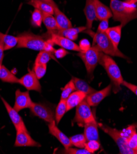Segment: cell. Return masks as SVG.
Returning <instances> with one entry per match:
<instances>
[{"label": "cell", "instance_id": "cell-1", "mask_svg": "<svg viewBox=\"0 0 137 154\" xmlns=\"http://www.w3.org/2000/svg\"><path fill=\"white\" fill-rule=\"evenodd\" d=\"M110 9L113 19L119 22L123 27L131 20L137 19V8L120 0H110Z\"/></svg>", "mask_w": 137, "mask_h": 154}, {"label": "cell", "instance_id": "cell-2", "mask_svg": "<svg viewBox=\"0 0 137 154\" xmlns=\"http://www.w3.org/2000/svg\"><path fill=\"white\" fill-rule=\"evenodd\" d=\"M85 32L92 37L93 45H96L103 53L113 57H120L126 60L129 59L127 56L119 50L118 47H116L113 44L106 33H94L90 29H86Z\"/></svg>", "mask_w": 137, "mask_h": 154}, {"label": "cell", "instance_id": "cell-3", "mask_svg": "<svg viewBox=\"0 0 137 154\" xmlns=\"http://www.w3.org/2000/svg\"><path fill=\"white\" fill-rule=\"evenodd\" d=\"M99 63L107 72L111 81L112 89L114 94H117L120 90V85L124 81L119 67L110 55L105 54L102 52L100 54Z\"/></svg>", "mask_w": 137, "mask_h": 154}, {"label": "cell", "instance_id": "cell-4", "mask_svg": "<svg viewBox=\"0 0 137 154\" xmlns=\"http://www.w3.org/2000/svg\"><path fill=\"white\" fill-rule=\"evenodd\" d=\"M18 48H26L34 51H43L45 39L43 36L35 35L31 32H24L18 35Z\"/></svg>", "mask_w": 137, "mask_h": 154}, {"label": "cell", "instance_id": "cell-5", "mask_svg": "<svg viewBox=\"0 0 137 154\" xmlns=\"http://www.w3.org/2000/svg\"><path fill=\"white\" fill-rule=\"evenodd\" d=\"M101 51L96 45L85 52H79L77 55L82 59L85 64L88 76L91 79L93 78L94 71L99 63Z\"/></svg>", "mask_w": 137, "mask_h": 154}, {"label": "cell", "instance_id": "cell-6", "mask_svg": "<svg viewBox=\"0 0 137 154\" xmlns=\"http://www.w3.org/2000/svg\"><path fill=\"white\" fill-rule=\"evenodd\" d=\"M90 107L86 99L76 106V112L73 122L76 123L80 127H83L87 123L94 120L95 118Z\"/></svg>", "mask_w": 137, "mask_h": 154}, {"label": "cell", "instance_id": "cell-7", "mask_svg": "<svg viewBox=\"0 0 137 154\" xmlns=\"http://www.w3.org/2000/svg\"><path fill=\"white\" fill-rule=\"evenodd\" d=\"M101 129L108 135H109L118 146L120 153L122 154H133L127 145L126 138L122 134L121 131L111 128L104 124H100Z\"/></svg>", "mask_w": 137, "mask_h": 154}, {"label": "cell", "instance_id": "cell-8", "mask_svg": "<svg viewBox=\"0 0 137 154\" xmlns=\"http://www.w3.org/2000/svg\"><path fill=\"white\" fill-rule=\"evenodd\" d=\"M30 110L33 116L40 118L48 124L55 121V115L53 111L49 107L44 104L34 103Z\"/></svg>", "mask_w": 137, "mask_h": 154}, {"label": "cell", "instance_id": "cell-9", "mask_svg": "<svg viewBox=\"0 0 137 154\" xmlns=\"http://www.w3.org/2000/svg\"><path fill=\"white\" fill-rule=\"evenodd\" d=\"M43 36L47 37V38H50L54 44L60 46V48H64L66 50L77 51L79 52H81L79 45L77 44H75L73 41L67 38L58 35L50 32H48L46 33V35Z\"/></svg>", "mask_w": 137, "mask_h": 154}, {"label": "cell", "instance_id": "cell-10", "mask_svg": "<svg viewBox=\"0 0 137 154\" xmlns=\"http://www.w3.org/2000/svg\"><path fill=\"white\" fill-rule=\"evenodd\" d=\"M18 84L24 86L28 90L41 91V86L34 71H30L25 75L19 79Z\"/></svg>", "mask_w": 137, "mask_h": 154}, {"label": "cell", "instance_id": "cell-11", "mask_svg": "<svg viewBox=\"0 0 137 154\" xmlns=\"http://www.w3.org/2000/svg\"><path fill=\"white\" fill-rule=\"evenodd\" d=\"M15 95L16 99L13 107L18 112L24 109H30L32 106L34 102L30 97L28 91H21L20 90H17Z\"/></svg>", "mask_w": 137, "mask_h": 154}, {"label": "cell", "instance_id": "cell-12", "mask_svg": "<svg viewBox=\"0 0 137 154\" xmlns=\"http://www.w3.org/2000/svg\"><path fill=\"white\" fill-rule=\"evenodd\" d=\"M3 103L4 104L5 107H6V111L8 113V115L12 122V124L16 128V131L19 130H25V131H28L26 126L24 124V122L23 121L22 117L18 113V112L15 109L14 107H11L9 104L4 99L2 98Z\"/></svg>", "mask_w": 137, "mask_h": 154}, {"label": "cell", "instance_id": "cell-13", "mask_svg": "<svg viewBox=\"0 0 137 154\" xmlns=\"http://www.w3.org/2000/svg\"><path fill=\"white\" fill-rule=\"evenodd\" d=\"M16 137L15 141V147H40L39 143L35 141L28 134V131H16Z\"/></svg>", "mask_w": 137, "mask_h": 154}, {"label": "cell", "instance_id": "cell-14", "mask_svg": "<svg viewBox=\"0 0 137 154\" xmlns=\"http://www.w3.org/2000/svg\"><path fill=\"white\" fill-rule=\"evenodd\" d=\"M113 88L112 84L99 91H96L94 93L88 95L86 97V101L90 106H98L106 97L109 96Z\"/></svg>", "mask_w": 137, "mask_h": 154}, {"label": "cell", "instance_id": "cell-15", "mask_svg": "<svg viewBox=\"0 0 137 154\" xmlns=\"http://www.w3.org/2000/svg\"><path fill=\"white\" fill-rule=\"evenodd\" d=\"M49 133L54 136L56 139L62 144V145L65 147V149L72 147L70 137H68L64 133L60 131L57 127L56 121L49 123L48 124Z\"/></svg>", "mask_w": 137, "mask_h": 154}, {"label": "cell", "instance_id": "cell-16", "mask_svg": "<svg viewBox=\"0 0 137 154\" xmlns=\"http://www.w3.org/2000/svg\"><path fill=\"white\" fill-rule=\"evenodd\" d=\"M84 13L86 19V27L87 29H91L95 20L96 19L95 0H86Z\"/></svg>", "mask_w": 137, "mask_h": 154}, {"label": "cell", "instance_id": "cell-17", "mask_svg": "<svg viewBox=\"0 0 137 154\" xmlns=\"http://www.w3.org/2000/svg\"><path fill=\"white\" fill-rule=\"evenodd\" d=\"M84 135L86 141L90 140H98L99 141V132L98 125L95 120L90 121L84 125Z\"/></svg>", "mask_w": 137, "mask_h": 154}, {"label": "cell", "instance_id": "cell-18", "mask_svg": "<svg viewBox=\"0 0 137 154\" xmlns=\"http://www.w3.org/2000/svg\"><path fill=\"white\" fill-rule=\"evenodd\" d=\"M96 19L99 20H109L113 17V13L109 8L103 4L100 0H95Z\"/></svg>", "mask_w": 137, "mask_h": 154}, {"label": "cell", "instance_id": "cell-19", "mask_svg": "<svg viewBox=\"0 0 137 154\" xmlns=\"http://www.w3.org/2000/svg\"><path fill=\"white\" fill-rule=\"evenodd\" d=\"M87 29L86 26H79L76 28H70L66 29L60 30L57 29L54 32H50L54 33H56L58 35L64 36L65 38H67L73 41H75L78 38V35L80 33L82 32H85V31Z\"/></svg>", "mask_w": 137, "mask_h": 154}, {"label": "cell", "instance_id": "cell-20", "mask_svg": "<svg viewBox=\"0 0 137 154\" xmlns=\"http://www.w3.org/2000/svg\"><path fill=\"white\" fill-rule=\"evenodd\" d=\"M54 17L56 20L58 29L63 30L72 27L70 20L67 17L66 15L60 11L58 7L54 8Z\"/></svg>", "mask_w": 137, "mask_h": 154}, {"label": "cell", "instance_id": "cell-21", "mask_svg": "<svg viewBox=\"0 0 137 154\" xmlns=\"http://www.w3.org/2000/svg\"><path fill=\"white\" fill-rule=\"evenodd\" d=\"M86 97L87 95L81 91L77 90L76 91L72 92L66 100L67 111L71 110L73 107L79 105L86 98Z\"/></svg>", "mask_w": 137, "mask_h": 154}, {"label": "cell", "instance_id": "cell-22", "mask_svg": "<svg viewBox=\"0 0 137 154\" xmlns=\"http://www.w3.org/2000/svg\"><path fill=\"white\" fill-rule=\"evenodd\" d=\"M72 80L74 83L75 90L83 92L87 96L96 91V90L91 87L86 82L81 79L72 77Z\"/></svg>", "mask_w": 137, "mask_h": 154}, {"label": "cell", "instance_id": "cell-23", "mask_svg": "<svg viewBox=\"0 0 137 154\" xmlns=\"http://www.w3.org/2000/svg\"><path fill=\"white\" fill-rule=\"evenodd\" d=\"M0 44L3 45L5 51L11 49L17 46L18 38L0 32Z\"/></svg>", "mask_w": 137, "mask_h": 154}, {"label": "cell", "instance_id": "cell-24", "mask_svg": "<svg viewBox=\"0 0 137 154\" xmlns=\"http://www.w3.org/2000/svg\"><path fill=\"white\" fill-rule=\"evenodd\" d=\"M123 26L121 25H117L116 26L109 28L107 31L106 32V33L107 34L109 39L113 42V44L118 47L119 42L121 39V34H122V28Z\"/></svg>", "mask_w": 137, "mask_h": 154}, {"label": "cell", "instance_id": "cell-25", "mask_svg": "<svg viewBox=\"0 0 137 154\" xmlns=\"http://www.w3.org/2000/svg\"><path fill=\"white\" fill-rule=\"evenodd\" d=\"M28 5L32 6L35 9L40 11L42 13H46L53 15L54 6L52 5L38 0H30L28 3Z\"/></svg>", "mask_w": 137, "mask_h": 154}, {"label": "cell", "instance_id": "cell-26", "mask_svg": "<svg viewBox=\"0 0 137 154\" xmlns=\"http://www.w3.org/2000/svg\"><path fill=\"white\" fill-rule=\"evenodd\" d=\"M0 79L4 82L11 84H18L19 82V78L3 65L0 69Z\"/></svg>", "mask_w": 137, "mask_h": 154}, {"label": "cell", "instance_id": "cell-27", "mask_svg": "<svg viewBox=\"0 0 137 154\" xmlns=\"http://www.w3.org/2000/svg\"><path fill=\"white\" fill-rule=\"evenodd\" d=\"M43 14V23L47 28L48 32H54L58 29L56 20L53 15L42 13Z\"/></svg>", "mask_w": 137, "mask_h": 154}, {"label": "cell", "instance_id": "cell-28", "mask_svg": "<svg viewBox=\"0 0 137 154\" xmlns=\"http://www.w3.org/2000/svg\"><path fill=\"white\" fill-rule=\"evenodd\" d=\"M67 111L66 100H60L59 102L55 112V121L58 124Z\"/></svg>", "mask_w": 137, "mask_h": 154}, {"label": "cell", "instance_id": "cell-29", "mask_svg": "<svg viewBox=\"0 0 137 154\" xmlns=\"http://www.w3.org/2000/svg\"><path fill=\"white\" fill-rule=\"evenodd\" d=\"M70 140L72 146L78 148H85L86 143V139L84 134H79L72 136L70 137Z\"/></svg>", "mask_w": 137, "mask_h": 154}, {"label": "cell", "instance_id": "cell-30", "mask_svg": "<svg viewBox=\"0 0 137 154\" xmlns=\"http://www.w3.org/2000/svg\"><path fill=\"white\" fill-rule=\"evenodd\" d=\"M51 58H53L54 60L56 59L54 55L45 51H40L39 54H38L35 59V63L41 64H47Z\"/></svg>", "mask_w": 137, "mask_h": 154}, {"label": "cell", "instance_id": "cell-31", "mask_svg": "<svg viewBox=\"0 0 137 154\" xmlns=\"http://www.w3.org/2000/svg\"><path fill=\"white\" fill-rule=\"evenodd\" d=\"M42 22H43L42 12L39 10L35 9L34 11L32 12V14L30 23H31L32 25L34 27H41Z\"/></svg>", "mask_w": 137, "mask_h": 154}, {"label": "cell", "instance_id": "cell-32", "mask_svg": "<svg viewBox=\"0 0 137 154\" xmlns=\"http://www.w3.org/2000/svg\"><path fill=\"white\" fill-rule=\"evenodd\" d=\"M75 90V87L73 81L71 79L67 84L62 88L61 96H60V100H67L69 95Z\"/></svg>", "mask_w": 137, "mask_h": 154}, {"label": "cell", "instance_id": "cell-33", "mask_svg": "<svg viewBox=\"0 0 137 154\" xmlns=\"http://www.w3.org/2000/svg\"><path fill=\"white\" fill-rule=\"evenodd\" d=\"M47 69V64L34 63L33 71L38 79H41L45 75Z\"/></svg>", "mask_w": 137, "mask_h": 154}, {"label": "cell", "instance_id": "cell-34", "mask_svg": "<svg viewBox=\"0 0 137 154\" xmlns=\"http://www.w3.org/2000/svg\"><path fill=\"white\" fill-rule=\"evenodd\" d=\"M101 144L98 140H90L86 141L85 146V149L91 154L94 153L95 152L98 150Z\"/></svg>", "mask_w": 137, "mask_h": 154}, {"label": "cell", "instance_id": "cell-35", "mask_svg": "<svg viewBox=\"0 0 137 154\" xmlns=\"http://www.w3.org/2000/svg\"><path fill=\"white\" fill-rule=\"evenodd\" d=\"M127 145L133 154H137V133L135 131L127 139Z\"/></svg>", "mask_w": 137, "mask_h": 154}, {"label": "cell", "instance_id": "cell-36", "mask_svg": "<svg viewBox=\"0 0 137 154\" xmlns=\"http://www.w3.org/2000/svg\"><path fill=\"white\" fill-rule=\"evenodd\" d=\"M64 153L69 154H90L85 148H72L71 147L65 149Z\"/></svg>", "mask_w": 137, "mask_h": 154}, {"label": "cell", "instance_id": "cell-37", "mask_svg": "<svg viewBox=\"0 0 137 154\" xmlns=\"http://www.w3.org/2000/svg\"><path fill=\"white\" fill-rule=\"evenodd\" d=\"M54 42L51 41L50 38H47L45 41L43 51H47L53 55V52L55 50L54 48Z\"/></svg>", "mask_w": 137, "mask_h": 154}, {"label": "cell", "instance_id": "cell-38", "mask_svg": "<svg viewBox=\"0 0 137 154\" xmlns=\"http://www.w3.org/2000/svg\"><path fill=\"white\" fill-rule=\"evenodd\" d=\"M79 47L80 49V52H85L91 48V44L86 39H82L79 42Z\"/></svg>", "mask_w": 137, "mask_h": 154}, {"label": "cell", "instance_id": "cell-39", "mask_svg": "<svg viewBox=\"0 0 137 154\" xmlns=\"http://www.w3.org/2000/svg\"><path fill=\"white\" fill-rule=\"evenodd\" d=\"M108 28H109V20H101L98 26L97 32L106 33V32L107 31Z\"/></svg>", "mask_w": 137, "mask_h": 154}, {"label": "cell", "instance_id": "cell-40", "mask_svg": "<svg viewBox=\"0 0 137 154\" xmlns=\"http://www.w3.org/2000/svg\"><path fill=\"white\" fill-rule=\"evenodd\" d=\"M68 54H69L68 51L62 48L54 50L53 52V55L56 58H63L65 57Z\"/></svg>", "mask_w": 137, "mask_h": 154}, {"label": "cell", "instance_id": "cell-41", "mask_svg": "<svg viewBox=\"0 0 137 154\" xmlns=\"http://www.w3.org/2000/svg\"><path fill=\"white\" fill-rule=\"evenodd\" d=\"M122 85L127 87L128 89L132 91L133 94H135L137 96V85H135L134 84H132L125 81H123L122 83Z\"/></svg>", "mask_w": 137, "mask_h": 154}, {"label": "cell", "instance_id": "cell-42", "mask_svg": "<svg viewBox=\"0 0 137 154\" xmlns=\"http://www.w3.org/2000/svg\"><path fill=\"white\" fill-rule=\"evenodd\" d=\"M4 51L5 48L2 44H0V63L2 64L3 60L4 58Z\"/></svg>", "mask_w": 137, "mask_h": 154}, {"label": "cell", "instance_id": "cell-43", "mask_svg": "<svg viewBox=\"0 0 137 154\" xmlns=\"http://www.w3.org/2000/svg\"><path fill=\"white\" fill-rule=\"evenodd\" d=\"M38 1H41V2H44V3H48L51 5H52L54 7H57V5L55 3V2H54V0H38Z\"/></svg>", "mask_w": 137, "mask_h": 154}, {"label": "cell", "instance_id": "cell-44", "mask_svg": "<svg viewBox=\"0 0 137 154\" xmlns=\"http://www.w3.org/2000/svg\"><path fill=\"white\" fill-rule=\"evenodd\" d=\"M124 3L129 5H134L137 3V0H125Z\"/></svg>", "mask_w": 137, "mask_h": 154}, {"label": "cell", "instance_id": "cell-45", "mask_svg": "<svg viewBox=\"0 0 137 154\" xmlns=\"http://www.w3.org/2000/svg\"><path fill=\"white\" fill-rule=\"evenodd\" d=\"M2 66V64H1V63H0V69H1Z\"/></svg>", "mask_w": 137, "mask_h": 154}]
</instances>
